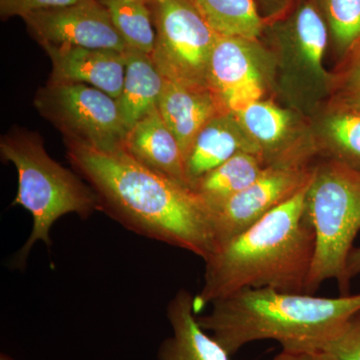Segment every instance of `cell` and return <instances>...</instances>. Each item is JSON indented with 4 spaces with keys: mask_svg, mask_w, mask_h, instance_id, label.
I'll return each instance as SVG.
<instances>
[{
    "mask_svg": "<svg viewBox=\"0 0 360 360\" xmlns=\"http://www.w3.org/2000/svg\"><path fill=\"white\" fill-rule=\"evenodd\" d=\"M68 155L96 194L99 210L125 229L203 262L214 252L213 212L191 187L146 167L124 148L68 141Z\"/></svg>",
    "mask_w": 360,
    "mask_h": 360,
    "instance_id": "6da1fadb",
    "label": "cell"
},
{
    "mask_svg": "<svg viewBox=\"0 0 360 360\" xmlns=\"http://www.w3.org/2000/svg\"><path fill=\"white\" fill-rule=\"evenodd\" d=\"M309 182L205 260L202 288L194 296L196 314L215 300L248 288L307 293L315 248L314 229L305 212Z\"/></svg>",
    "mask_w": 360,
    "mask_h": 360,
    "instance_id": "7a4b0ae2",
    "label": "cell"
},
{
    "mask_svg": "<svg viewBox=\"0 0 360 360\" xmlns=\"http://www.w3.org/2000/svg\"><path fill=\"white\" fill-rule=\"evenodd\" d=\"M360 310V293L322 297L260 288L215 300L198 324L233 355L258 340H276L285 350L319 349Z\"/></svg>",
    "mask_w": 360,
    "mask_h": 360,
    "instance_id": "3957f363",
    "label": "cell"
},
{
    "mask_svg": "<svg viewBox=\"0 0 360 360\" xmlns=\"http://www.w3.org/2000/svg\"><path fill=\"white\" fill-rule=\"evenodd\" d=\"M0 153L18 170V189L13 205L22 206L33 219L32 233L16 255L15 264L20 267L35 243L51 245L49 234L56 220L68 213L87 219L99 210L98 200L90 187L47 155L37 135L4 137Z\"/></svg>",
    "mask_w": 360,
    "mask_h": 360,
    "instance_id": "277c9868",
    "label": "cell"
},
{
    "mask_svg": "<svg viewBox=\"0 0 360 360\" xmlns=\"http://www.w3.org/2000/svg\"><path fill=\"white\" fill-rule=\"evenodd\" d=\"M305 212L315 236L307 295L335 279L349 295L347 262L360 231V172L330 160L315 168L305 196Z\"/></svg>",
    "mask_w": 360,
    "mask_h": 360,
    "instance_id": "5b68a950",
    "label": "cell"
},
{
    "mask_svg": "<svg viewBox=\"0 0 360 360\" xmlns=\"http://www.w3.org/2000/svg\"><path fill=\"white\" fill-rule=\"evenodd\" d=\"M217 37L189 0H158L151 58L165 79L208 89V68Z\"/></svg>",
    "mask_w": 360,
    "mask_h": 360,
    "instance_id": "8992f818",
    "label": "cell"
},
{
    "mask_svg": "<svg viewBox=\"0 0 360 360\" xmlns=\"http://www.w3.org/2000/svg\"><path fill=\"white\" fill-rule=\"evenodd\" d=\"M35 105L65 132L68 141L105 151L124 148L129 130L117 101L101 89L82 84H51L37 94Z\"/></svg>",
    "mask_w": 360,
    "mask_h": 360,
    "instance_id": "52a82bcc",
    "label": "cell"
},
{
    "mask_svg": "<svg viewBox=\"0 0 360 360\" xmlns=\"http://www.w3.org/2000/svg\"><path fill=\"white\" fill-rule=\"evenodd\" d=\"M314 170L297 165L265 167L257 181L213 212L215 250L290 200L309 184Z\"/></svg>",
    "mask_w": 360,
    "mask_h": 360,
    "instance_id": "ba28073f",
    "label": "cell"
},
{
    "mask_svg": "<svg viewBox=\"0 0 360 360\" xmlns=\"http://www.w3.org/2000/svg\"><path fill=\"white\" fill-rule=\"evenodd\" d=\"M23 20L39 44L110 49L123 53L129 49L110 13L96 0L35 11Z\"/></svg>",
    "mask_w": 360,
    "mask_h": 360,
    "instance_id": "9c48e42d",
    "label": "cell"
},
{
    "mask_svg": "<svg viewBox=\"0 0 360 360\" xmlns=\"http://www.w3.org/2000/svg\"><path fill=\"white\" fill-rule=\"evenodd\" d=\"M255 41L217 34L208 68V89L226 112L238 113L262 99L264 68Z\"/></svg>",
    "mask_w": 360,
    "mask_h": 360,
    "instance_id": "30bf717a",
    "label": "cell"
},
{
    "mask_svg": "<svg viewBox=\"0 0 360 360\" xmlns=\"http://www.w3.org/2000/svg\"><path fill=\"white\" fill-rule=\"evenodd\" d=\"M52 63L51 84L90 85L117 99L124 82L127 56L110 49L42 42Z\"/></svg>",
    "mask_w": 360,
    "mask_h": 360,
    "instance_id": "8fae6325",
    "label": "cell"
},
{
    "mask_svg": "<svg viewBox=\"0 0 360 360\" xmlns=\"http://www.w3.org/2000/svg\"><path fill=\"white\" fill-rule=\"evenodd\" d=\"M240 153H255L264 158L262 149L246 134L233 113H220L213 117L195 137L186 158V176L191 187Z\"/></svg>",
    "mask_w": 360,
    "mask_h": 360,
    "instance_id": "7c38bea8",
    "label": "cell"
},
{
    "mask_svg": "<svg viewBox=\"0 0 360 360\" xmlns=\"http://www.w3.org/2000/svg\"><path fill=\"white\" fill-rule=\"evenodd\" d=\"M158 110L179 141L186 160L194 139L210 120L226 112L207 89H196L165 79Z\"/></svg>",
    "mask_w": 360,
    "mask_h": 360,
    "instance_id": "4fadbf2b",
    "label": "cell"
},
{
    "mask_svg": "<svg viewBox=\"0 0 360 360\" xmlns=\"http://www.w3.org/2000/svg\"><path fill=\"white\" fill-rule=\"evenodd\" d=\"M172 335L161 342L158 360H231V355L201 328L194 310V296L179 290L167 305Z\"/></svg>",
    "mask_w": 360,
    "mask_h": 360,
    "instance_id": "5bb4252c",
    "label": "cell"
},
{
    "mask_svg": "<svg viewBox=\"0 0 360 360\" xmlns=\"http://www.w3.org/2000/svg\"><path fill=\"white\" fill-rule=\"evenodd\" d=\"M124 149L146 167L191 187L184 153L158 108L129 130Z\"/></svg>",
    "mask_w": 360,
    "mask_h": 360,
    "instance_id": "9a60e30c",
    "label": "cell"
},
{
    "mask_svg": "<svg viewBox=\"0 0 360 360\" xmlns=\"http://www.w3.org/2000/svg\"><path fill=\"white\" fill-rule=\"evenodd\" d=\"M125 56L124 82L122 94L116 101L123 124L129 131L142 118L158 108L165 79L149 54L129 47Z\"/></svg>",
    "mask_w": 360,
    "mask_h": 360,
    "instance_id": "2e32d148",
    "label": "cell"
},
{
    "mask_svg": "<svg viewBox=\"0 0 360 360\" xmlns=\"http://www.w3.org/2000/svg\"><path fill=\"white\" fill-rule=\"evenodd\" d=\"M265 167L262 156L240 153L194 182L191 189L214 212L225 201L257 181Z\"/></svg>",
    "mask_w": 360,
    "mask_h": 360,
    "instance_id": "e0dca14e",
    "label": "cell"
},
{
    "mask_svg": "<svg viewBox=\"0 0 360 360\" xmlns=\"http://www.w3.org/2000/svg\"><path fill=\"white\" fill-rule=\"evenodd\" d=\"M239 124L262 149L265 165H290L283 150L290 129L288 111L269 101H257L233 113Z\"/></svg>",
    "mask_w": 360,
    "mask_h": 360,
    "instance_id": "ac0fdd59",
    "label": "cell"
},
{
    "mask_svg": "<svg viewBox=\"0 0 360 360\" xmlns=\"http://www.w3.org/2000/svg\"><path fill=\"white\" fill-rule=\"evenodd\" d=\"M217 34L255 41L264 21L255 0H189Z\"/></svg>",
    "mask_w": 360,
    "mask_h": 360,
    "instance_id": "d6986e66",
    "label": "cell"
},
{
    "mask_svg": "<svg viewBox=\"0 0 360 360\" xmlns=\"http://www.w3.org/2000/svg\"><path fill=\"white\" fill-rule=\"evenodd\" d=\"M288 32L304 68L315 77H324L326 72L322 63L328 32L321 11L310 2H303L293 14Z\"/></svg>",
    "mask_w": 360,
    "mask_h": 360,
    "instance_id": "ffe728a7",
    "label": "cell"
},
{
    "mask_svg": "<svg viewBox=\"0 0 360 360\" xmlns=\"http://www.w3.org/2000/svg\"><path fill=\"white\" fill-rule=\"evenodd\" d=\"M105 7L113 25L130 49L151 56L155 33L143 0H96Z\"/></svg>",
    "mask_w": 360,
    "mask_h": 360,
    "instance_id": "44dd1931",
    "label": "cell"
},
{
    "mask_svg": "<svg viewBox=\"0 0 360 360\" xmlns=\"http://www.w3.org/2000/svg\"><path fill=\"white\" fill-rule=\"evenodd\" d=\"M333 160L360 172V112L341 108L326 122Z\"/></svg>",
    "mask_w": 360,
    "mask_h": 360,
    "instance_id": "7402d4cb",
    "label": "cell"
},
{
    "mask_svg": "<svg viewBox=\"0 0 360 360\" xmlns=\"http://www.w3.org/2000/svg\"><path fill=\"white\" fill-rule=\"evenodd\" d=\"M336 44L349 51L360 40V0H321Z\"/></svg>",
    "mask_w": 360,
    "mask_h": 360,
    "instance_id": "603a6c76",
    "label": "cell"
},
{
    "mask_svg": "<svg viewBox=\"0 0 360 360\" xmlns=\"http://www.w3.org/2000/svg\"><path fill=\"white\" fill-rule=\"evenodd\" d=\"M319 349L340 360H360V310L326 340Z\"/></svg>",
    "mask_w": 360,
    "mask_h": 360,
    "instance_id": "cb8c5ba5",
    "label": "cell"
},
{
    "mask_svg": "<svg viewBox=\"0 0 360 360\" xmlns=\"http://www.w3.org/2000/svg\"><path fill=\"white\" fill-rule=\"evenodd\" d=\"M342 108L360 112V40L349 49L347 68L340 82Z\"/></svg>",
    "mask_w": 360,
    "mask_h": 360,
    "instance_id": "d4e9b609",
    "label": "cell"
},
{
    "mask_svg": "<svg viewBox=\"0 0 360 360\" xmlns=\"http://www.w3.org/2000/svg\"><path fill=\"white\" fill-rule=\"evenodd\" d=\"M80 1L82 0H0V14L2 18H23L35 11L68 6Z\"/></svg>",
    "mask_w": 360,
    "mask_h": 360,
    "instance_id": "484cf974",
    "label": "cell"
},
{
    "mask_svg": "<svg viewBox=\"0 0 360 360\" xmlns=\"http://www.w3.org/2000/svg\"><path fill=\"white\" fill-rule=\"evenodd\" d=\"M272 360H340L335 355L321 349L285 350L283 349Z\"/></svg>",
    "mask_w": 360,
    "mask_h": 360,
    "instance_id": "4316f807",
    "label": "cell"
},
{
    "mask_svg": "<svg viewBox=\"0 0 360 360\" xmlns=\"http://www.w3.org/2000/svg\"><path fill=\"white\" fill-rule=\"evenodd\" d=\"M347 278L352 283V279L360 274V248L352 250L348 257Z\"/></svg>",
    "mask_w": 360,
    "mask_h": 360,
    "instance_id": "83f0119b",
    "label": "cell"
},
{
    "mask_svg": "<svg viewBox=\"0 0 360 360\" xmlns=\"http://www.w3.org/2000/svg\"><path fill=\"white\" fill-rule=\"evenodd\" d=\"M264 1L270 4V6H283V4L288 2V0H264Z\"/></svg>",
    "mask_w": 360,
    "mask_h": 360,
    "instance_id": "f1b7e54d",
    "label": "cell"
},
{
    "mask_svg": "<svg viewBox=\"0 0 360 360\" xmlns=\"http://www.w3.org/2000/svg\"><path fill=\"white\" fill-rule=\"evenodd\" d=\"M0 360H14V359H13V357H11V355L2 352V354H0Z\"/></svg>",
    "mask_w": 360,
    "mask_h": 360,
    "instance_id": "f546056e",
    "label": "cell"
},
{
    "mask_svg": "<svg viewBox=\"0 0 360 360\" xmlns=\"http://www.w3.org/2000/svg\"><path fill=\"white\" fill-rule=\"evenodd\" d=\"M156 1H158V0H156Z\"/></svg>",
    "mask_w": 360,
    "mask_h": 360,
    "instance_id": "4dcf8cb0",
    "label": "cell"
}]
</instances>
